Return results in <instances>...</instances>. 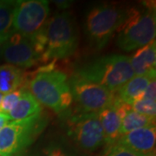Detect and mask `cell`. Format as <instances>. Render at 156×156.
I'll use <instances>...</instances> for the list:
<instances>
[{
  "instance_id": "cell-1",
  "label": "cell",
  "mask_w": 156,
  "mask_h": 156,
  "mask_svg": "<svg viewBox=\"0 0 156 156\" xmlns=\"http://www.w3.org/2000/svg\"><path fill=\"white\" fill-rule=\"evenodd\" d=\"M55 61L42 66L27 85L29 91L40 104L51 110L62 114L72 104L73 97L67 76L61 70L55 69Z\"/></svg>"
},
{
  "instance_id": "cell-2",
  "label": "cell",
  "mask_w": 156,
  "mask_h": 156,
  "mask_svg": "<svg viewBox=\"0 0 156 156\" xmlns=\"http://www.w3.org/2000/svg\"><path fill=\"white\" fill-rule=\"evenodd\" d=\"M134 76L130 57L115 54L102 56L85 65L74 75V77L98 84L116 93Z\"/></svg>"
},
{
  "instance_id": "cell-3",
  "label": "cell",
  "mask_w": 156,
  "mask_h": 156,
  "mask_svg": "<svg viewBox=\"0 0 156 156\" xmlns=\"http://www.w3.org/2000/svg\"><path fill=\"white\" fill-rule=\"evenodd\" d=\"M156 34L155 11L153 4L142 9L127 10L126 17L117 30L115 43L123 51H131L149 44Z\"/></svg>"
},
{
  "instance_id": "cell-4",
  "label": "cell",
  "mask_w": 156,
  "mask_h": 156,
  "mask_svg": "<svg viewBox=\"0 0 156 156\" xmlns=\"http://www.w3.org/2000/svg\"><path fill=\"white\" fill-rule=\"evenodd\" d=\"M46 46L41 62L63 59L76 51L79 42L77 26L69 11H62L48 21L45 29Z\"/></svg>"
},
{
  "instance_id": "cell-5",
  "label": "cell",
  "mask_w": 156,
  "mask_h": 156,
  "mask_svg": "<svg viewBox=\"0 0 156 156\" xmlns=\"http://www.w3.org/2000/svg\"><path fill=\"white\" fill-rule=\"evenodd\" d=\"M47 120L42 114L11 122L0 130V156H24L43 132Z\"/></svg>"
},
{
  "instance_id": "cell-6",
  "label": "cell",
  "mask_w": 156,
  "mask_h": 156,
  "mask_svg": "<svg viewBox=\"0 0 156 156\" xmlns=\"http://www.w3.org/2000/svg\"><path fill=\"white\" fill-rule=\"evenodd\" d=\"M127 10L115 5L101 4L88 12L85 30L91 44L96 49H102L117 32L126 17Z\"/></svg>"
},
{
  "instance_id": "cell-7",
  "label": "cell",
  "mask_w": 156,
  "mask_h": 156,
  "mask_svg": "<svg viewBox=\"0 0 156 156\" xmlns=\"http://www.w3.org/2000/svg\"><path fill=\"white\" fill-rule=\"evenodd\" d=\"M49 14L48 1H17L12 20V31L29 39L35 38L45 31Z\"/></svg>"
},
{
  "instance_id": "cell-8",
  "label": "cell",
  "mask_w": 156,
  "mask_h": 156,
  "mask_svg": "<svg viewBox=\"0 0 156 156\" xmlns=\"http://www.w3.org/2000/svg\"><path fill=\"white\" fill-rule=\"evenodd\" d=\"M68 135L86 152H94L106 143L97 113L72 115L68 121Z\"/></svg>"
},
{
  "instance_id": "cell-9",
  "label": "cell",
  "mask_w": 156,
  "mask_h": 156,
  "mask_svg": "<svg viewBox=\"0 0 156 156\" xmlns=\"http://www.w3.org/2000/svg\"><path fill=\"white\" fill-rule=\"evenodd\" d=\"M73 100L80 113H98L113 104L116 93L98 84L89 83L73 76L69 80Z\"/></svg>"
},
{
  "instance_id": "cell-10",
  "label": "cell",
  "mask_w": 156,
  "mask_h": 156,
  "mask_svg": "<svg viewBox=\"0 0 156 156\" xmlns=\"http://www.w3.org/2000/svg\"><path fill=\"white\" fill-rule=\"evenodd\" d=\"M2 56L9 64L22 69L32 67L41 62V56L33 41L13 31L4 42Z\"/></svg>"
},
{
  "instance_id": "cell-11",
  "label": "cell",
  "mask_w": 156,
  "mask_h": 156,
  "mask_svg": "<svg viewBox=\"0 0 156 156\" xmlns=\"http://www.w3.org/2000/svg\"><path fill=\"white\" fill-rule=\"evenodd\" d=\"M130 108V105L122 102L116 96L113 104L97 113L107 144L110 146L116 143L121 136L120 131L122 118Z\"/></svg>"
},
{
  "instance_id": "cell-12",
  "label": "cell",
  "mask_w": 156,
  "mask_h": 156,
  "mask_svg": "<svg viewBox=\"0 0 156 156\" xmlns=\"http://www.w3.org/2000/svg\"><path fill=\"white\" fill-rule=\"evenodd\" d=\"M155 126H153L135 129L121 135L116 143L136 153L150 155L155 146Z\"/></svg>"
},
{
  "instance_id": "cell-13",
  "label": "cell",
  "mask_w": 156,
  "mask_h": 156,
  "mask_svg": "<svg viewBox=\"0 0 156 156\" xmlns=\"http://www.w3.org/2000/svg\"><path fill=\"white\" fill-rule=\"evenodd\" d=\"M154 79H155V72L144 76H134L117 91L118 100L131 106L135 101L142 98L147 85Z\"/></svg>"
},
{
  "instance_id": "cell-14",
  "label": "cell",
  "mask_w": 156,
  "mask_h": 156,
  "mask_svg": "<svg viewBox=\"0 0 156 156\" xmlns=\"http://www.w3.org/2000/svg\"><path fill=\"white\" fill-rule=\"evenodd\" d=\"M130 64L135 76H144L155 72V41L139 48V50L130 57Z\"/></svg>"
},
{
  "instance_id": "cell-15",
  "label": "cell",
  "mask_w": 156,
  "mask_h": 156,
  "mask_svg": "<svg viewBox=\"0 0 156 156\" xmlns=\"http://www.w3.org/2000/svg\"><path fill=\"white\" fill-rule=\"evenodd\" d=\"M42 106L28 89H23V93L15 107L9 112L11 122L22 121L42 114Z\"/></svg>"
},
{
  "instance_id": "cell-16",
  "label": "cell",
  "mask_w": 156,
  "mask_h": 156,
  "mask_svg": "<svg viewBox=\"0 0 156 156\" xmlns=\"http://www.w3.org/2000/svg\"><path fill=\"white\" fill-rule=\"evenodd\" d=\"M27 75L22 69L11 64L0 65V93L8 94L16 89H23L27 84Z\"/></svg>"
},
{
  "instance_id": "cell-17",
  "label": "cell",
  "mask_w": 156,
  "mask_h": 156,
  "mask_svg": "<svg viewBox=\"0 0 156 156\" xmlns=\"http://www.w3.org/2000/svg\"><path fill=\"white\" fill-rule=\"evenodd\" d=\"M155 124V118L139 114L134 111L132 108L124 115L122 121L120 135L126 134L139 128L153 127Z\"/></svg>"
},
{
  "instance_id": "cell-18",
  "label": "cell",
  "mask_w": 156,
  "mask_h": 156,
  "mask_svg": "<svg viewBox=\"0 0 156 156\" xmlns=\"http://www.w3.org/2000/svg\"><path fill=\"white\" fill-rule=\"evenodd\" d=\"M17 1H0V37L6 38L12 32V20Z\"/></svg>"
},
{
  "instance_id": "cell-19",
  "label": "cell",
  "mask_w": 156,
  "mask_h": 156,
  "mask_svg": "<svg viewBox=\"0 0 156 156\" xmlns=\"http://www.w3.org/2000/svg\"><path fill=\"white\" fill-rule=\"evenodd\" d=\"M131 108L134 111L147 116L154 117L156 114V101L141 98L132 103Z\"/></svg>"
},
{
  "instance_id": "cell-20",
  "label": "cell",
  "mask_w": 156,
  "mask_h": 156,
  "mask_svg": "<svg viewBox=\"0 0 156 156\" xmlns=\"http://www.w3.org/2000/svg\"><path fill=\"white\" fill-rule=\"evenodd\" d=\"M23 89H16V90L11 91L10 93L6 94L5 95H4L2 101H1V104H0V110L4 113H6V114H8L11 111L19 100L23 93Z\"/></svg>"
},
{
  "instance_id": "cell-21",
  "label": "cell",
  "mask_w": 156,
  "mask_h": 156,
  "mask_svg": "<svg viewBox=\"0 0 156 156\" xmlns=\"http://www.w3.org/2000/svg\"><path fill=\"white\" fill-rule=\"evenodd\" d=\"M151 155V154H150ZM103 156H149L136 153L134 151L128 149L127 147L120 145L118 143L112 144L109 148L105 152Z\"/></svg>"
},
{
  "instance_id": "cell-22",
  "label": "cell",
  "mask_w": 156,
  "mask_h": 156,
  "mask_svg": "<svg viewBox=\"0 0 156 156\" xmlns=\"http://www.w3.org/2000/svg\"><path fill=\"white\" fill-rule=\"evenodd\" d=\"M42 156H73L69 150L64 147L62 144L52 142L46 147L44 148L42 152Z\"/></svg>"
},
{
  "instance_id": "cell-23",
  "label": "cell",
  "mask_w": 156,
  "mask_h": 156,
  "mask_svg": "<svg viewBox=\"0 0 156 156\" xmlns=\"http://www.w3.org/2000/svg\"><path fill=\"white\" fill-rule=\"evenodd\" d=\"M142 98L149 99L152 101H156V81L155 79L152 80L147 85Z\"/></svg>"
},
{
  "instance_id": "cell-24",
  "label": "cell",
  "mask_w": 156,
  "mask_h": 156,
  "mask_svg": "<svg viewBox=\"0 0 156 156\" xmlns=\"http://www.w3.org/2000/svg\"><path fill=\"white\" fill-rule=\"evenodd\" d=\"M9 122H11V119L9 115L0 110V130L4 127H5L6 125Z\"/></svg>"
},
{
  "instance_id": "cell-25",
  "label": "cell",
  "mask_w": 156,
  "mask_h": 156,
  "mask_svg": "<svg viewBox=\"0 0 156 156\" xmlns=\"http://www.w3.org/2000/svg\"><path fill=\"white\" fill-rule=\"evenodd\" d=\"M55 3L56 5L59 6L61 9H65L70 5V2H69V1H56Z\"/></svg>"
},
{
  "instance_id": "cell-26",
  "label": "cell",
  "mask_w": 156,
  "mask_h": 156,
  "mask_svg": "<svg viewBox=\"0 0 156 156\" xmlns=\"http://www.w3.org/2000/svg\"><path fill=\"white\" fill-rule=\"evenodd\" d=\"M6 38L4 37H0V58L2 56V50H3V44H4V42L5 41Z\"/></svg>"
},
{
  "instance_id": "cell-27",
  "label": "cell",
  "mask_w": 156,
  "mask_h": 156,
  "mask_svg": "<svg viewBox=\"0 0 156 156\" xmlns=\"http://www.w3.org/2000/svg\"><path fill=\"white\" fill-rule=\"evenodd\" d=\"M3 96H4V95H3L2 93H0V104H1V101H2V99H3Z\"/></svg>"
},
{
  "instance_id": "cell-28",
  "label": "cell",
  "mask_w": 156,
  "mask_h": 156,
  "mask_svg": "<svg viewBox=\"0 0 156 156\" xmlns=\"http://www.w3.org/2000/svg\"><path fill=\"white\" fill-rule=\"evenodd\" d=\"M149 156H154V155H152V154H151V155H149Z\"/></svg>"
}]
</instances>
